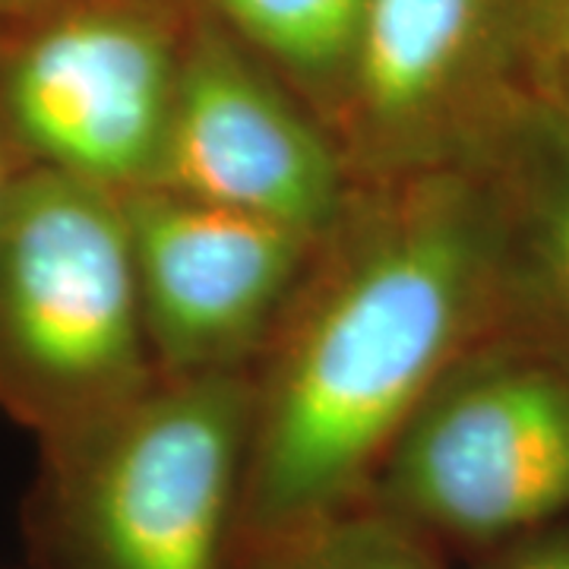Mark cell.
Instances as JSON below:
<instances>
[{
  "instance_id": "obj_1",
  "label": "cell",
  "mask_w": 569,
  "mask_h": 569,
  "mask_svg": "<svg viewBox=\"0 0 569 569\" xmlns=\"http://www.w3.org/2000/svg\"><path fill=\"white\" fill-rule=\"evenodd\" d=\"M500 279L478 168L355 187L250 367L238 567L365 507L415 411L481 342Z\"/></svg>"
},
{
  "instance_id": "obj_2",
  "label": "cell",
  "mask_w": 569,
  "mask_h": 569,
  "mask_svg": "<svg viewBox=\"0 0 569 569\" xmlns=\"http://www.w3.org/2000/svg\"><path fill=\"white\" fill-rule=\"evenodd\" d=\"M250 373L159 377L39 443L26 500L36 569H241Z\"/></svg>"
},
{
  "instance_id": "obj_3",
  "label": "cell",
  "mask_w": 569,
  "mask_h": 569,
  "mask_svg": "<svg viewBox=\"0 0 569 569\" xmlns=\"http://www.w3.org/2000/svg\"><path fill=\"white\" fill-rule=\"evenodd\" d=\"M156 380L123 197L17 171L0 203V415L44 443Z\"/></svg>"
},
{
  "instance_id": "obj_4",
  "label": "cell",
  "mask_w": 569,
  "mask_h": 569,
  "mask_svg": "<svg viewBox=\"0 0 569 569\" xmlns=\"http://www.w3.org/2000/svg\"><path fill=\"white\" fill-rule=\"evenodd\" d=\"M197 0H61L0 22V149L111 193L156 181Z\"/></svg>"
},
{
  "instance_id": "obj_5",
  "label": "cell",
  "mask_w": 569,
  "mask_h": 569,
  "mask_svg": "<svg viewBox=\"0 0 569 569\" xmlns=\"http://www.w3.org/2000/svg\"><path fill=\"white\" fill-rule=\"evenodd\" d=\"M365 507L430 545H507L567 522L569 370L475 346L433 387Z\"/></svg>"
},
{
  "instance_id": "obj_6",
  "label": "cell",
  "mask_w": 569,
  "mask_h": 569,
  "mask_svg": "<svg viewBox=\"0 0 569 569\" xmlns=\"http://www.w3.org/2000/svg\"><path fill=\"white\" fill-rule=\"evenodd\" d=\"M159 377L250 373L323 234L162 187L123 193Z\"/></svg>"
},
{
  "instance_id": "obj_7",
  "label": "cell",
  "mask_w": 569,
  "mask_h": 569,
  "mask_svg": "<svg viewBox=\"0 0 569 569\" xmlns=\"http://www.w3.org/2000/svg\"><path fill=\"white\" fill-rule=\"evenodd\" d=\"M149 187L323 234L358 183L317 108L200 13Z\"/></svg>"
},
{
  "instance_id": "obj_8",
  "label": "cell",
  "mask_w": 569,
  "mask_h": 569,
  "mask_svg": "<svg viewBox=\"0 0 569 569\" xmlns=\"http://www.w3.org/2000/svg\"><path fill=\"white\" fill-rule=\"evenodd\" d=\"M507 0H367L329 130L355 183L468 168Z\"/></svg>"
},
{
  "instance_id": "obj_9",
  "label": "cell",
  "mask_w": 569,
  "mask_h": 569,
  "mask_svg": "<svg viewBox=\"0 0 569 569\" xmlns=\"http://www.w3.org/2000/svg\"><path fill=\"white\" fill-rule=\"evenodd\" d=\"M209 20L282 77L329 123L367 0H197Z\"/></svg>"
},
{
  "instance_id": "obj_10",
  "label": "cell",
  "mask_w": 569,
  "mask_h": 569,
  "mask_svg": "<svg viewBox=\"0 0 569 569\" xmlns=\"http://www.w3.org/2000/svg\"><path fill=\"white\" fill-rule=\"evenodd\" d=\"M260 569H443V560L427 538L361 507Z\"/></svg>"
},
{
  "instance_id": "obj_11",
  "label": "cell",
  "mask_w": 569,
  "mask_h": 569,
  "mask_svg": "<svg viewBox=\"0 0 569 569\" xmlns=\"http://www.w3.org/2000/svg\"><path fill=\"white\" fill-rule=\"evenodd\" d=\"M531 200V257L541 291L569 326V152L553 178L535 187Z\"/></svg>"
},
{
  "instance_id": "obj_12",
  "label": "cell",
  "mask_w": 569,
  "mask_h": 569,
  "mask_svg": "<svg viewBox=\"0 0 569 569\" xmlns=\"http://www.w3.org/2000/svg\"><path fill=\"white\" fill-rule=\"evenodd\" d=\"M485 569H569V522L500 545Z\"/></svg>"
},
{
  "instance_id": "obj_13",
  "label": "cell",
  "mask_w": 569,
  "mask_h": 569,
  "mask_svg": "<svg viewBox=\"0 0 569 569\" xmlns=\"http://www.w3.org/2000/svg\"><path fill=\"white\" fill-rule=\"evenodd\" d=\"M535 48L569 70V0H535Z\"/></svg>"
},
{
  "instance_id": "obj_14",
  "label": "cell",
  "mask_w": 569,
  "mask_h": 569,
  "mask_svg": "<svg viewBox=\"0 0 569 569\" xmlns=\"http://www.w3.org/2000/svg\"><path fill=\"white\" fill-rule=\"evenodd\" d=\"M61 0H0V22L22 20V17H32L44 7H54Z\"/></svg>"
},
{
  "instance_id": "obj_15",
  "label": "cell",
  "mask_w": 569,
  "mask_h": 569,
  "mask_svg": "<svg viewBox=\"0 0 569 569\" xmlns=\"http://www.w3.org/2000/svg\"><path fill=\"white\" fill-rule=\"evenodd\" d=\"M17 171H13V164L7 162V156H3V149H0V203H3V193H7V183L13 178Z\"/></svg>"
}]
</instances>
